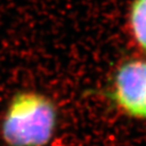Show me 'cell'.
Returning a JSON list of instances; mask_svg holds the SVG:
<instances>
[{
	"instance_id": "3957f363",
	"label": "cell",
	"mask_w": 146,
	"mask_h": 146,
	"mask_svg": "<svg viewBox=\"0 0 146 146\" xmlns=\"http://www.w3.org/2000/svg\"><path fill=\"white\" fill-rule=\"evenodd\" d=\"M129 27L134 41L146 53V0H133L131 2Z\"/></svg>"
},
{
	"instance_id": "7a4b0ae2",
	"label": "cell",
	"mask_w": 146,
	"mask_h": 146,
	"mask_svg": "<svg viewBox=\"0 0 146 146\" xmlns=\"http://www.w3.org/2000/svg\"><path fill=\"white\" fill-rule=\"evenodd\" d=\"M108 96L123 114L146 120V60L132 59L119 66Z\"/></svg>"
},
{
	"instance_id": "6da1fadb",
	"label": "cell",
	"mask_w": 146,
	"mask_h": 146,
	"mask_svg": "<svg viewBox=\"0 0 146 146\" xmlns=\"http://www.w3.org/2000/svg\"><path fill=\"white\" fill-rule=\"evenodd\" d=\"M57 121V109L50 98L23 91L9 104L1 134L9 146H45L52 139Z\"/></svg>"
}]
</instances>
